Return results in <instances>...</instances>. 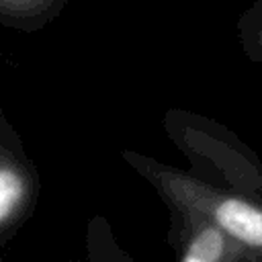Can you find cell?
Masks as SVG:
<instances>
[{"label":"cell","mask_w":262,"mask_h":262,"mask_svg":"<svg viewBox=\"0 0 262 262\" xmlns=\"http://www.w3.org/2000/svg\"><path fill=\"white\" fill-rule=\"evenodd\" d=\"M145 174L170 207L188 209L205 215L221 227L233 242H237L254 262H262V205L215 188L182 172L141 160L135 164Z\"/></svg>","instance_id":"cell-1"},{"label":"cell","mask_w":262,"mask_h":262,"mask_svg":"<svg viewBox=\"0 0 262 262\" xmlns=\"http://www.w3.org/2000/svg\"><path fill=\"white\" fill-rule=\"evenodd\" d=\"M176 262H254L221 227L201 213L172 207Z\"/></svg>","instance_id":"cell-2"},{"label":"cell","mask_w":262,"mask_h":262,"mask_svg":"<svg viewBox=\"0 0 262 262\" xmlns=\"http://www.w3.org/2000/svg\"><path fill=\"white\" fill-rule=\"evenodd\" d=\"M35 207V184L31 168L16 156L4 147L2 164H0V235L2 242L10 239V235L25 223L29 213Z\"/></svg>","instance_id":"cell-3"},{"label":"cell","mask_w":262,"mask_h":262,"mask_svg":"<svg viewBox=\"0 0 262 262\" xmlns=\"http://www.w3.org/2000/svg\"><path fill=\"white\" fill-rule=\"evenodd\" d=\"M6 2H8V0H6Z\"/></svg>","instance_id":"cell-4"}]
</instances>
